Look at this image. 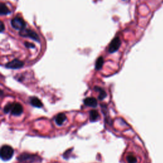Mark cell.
Instances as JSON below:
<instances>
[{"label": "cell", "instance_id": "cell-1", "mask_svg": "<svg viewBox=\"0 0 163 163\" xmlns=\"http://www.w3.org/2000/svg\"><path fill=\"white\" fill-rule=\"evenodd\" d=\"M4 112L6 113L10 112L12 115L19 116L23 112V107L18 103H10L5 106Z\"/></svg>", "mask_w": 163, "mask_h": 163}, {"label": "cell", "instance_id": "cell-2", "mask_svg": "<svg viewBox=\"0 0 163 163\" xmlns=\"http://www.w3.org/2000/svg\"><path fill=\"white\" fill-rule=\"evenodd\" d=\"M14 150L12 146L8 145H3L1 150V157L3 161H8L13 157Z\"/></svg>", "mask_w": 163, "mask_h": 163}, {"label": "cell", "instance_id": "cell-3", "mask_svg": "<svg viewBox=\"0 0 163 163\" xmlns=\"http://www.w3.org/2000/svg\"><path fill=\"white\" fill-rule=\"evenodd\" d=\"M11 25H12L13 28L19 31L25 29L26 27V22L23 20V18L19 17V16H17V17L12 19V20H11Z\"/></svg>", "mask_w": 163, "mask_h": 163}, {"label": "cell", "instance_id": "cell-4", "mask_svg": "<svg viewBox=\"0 0 163 163\" xmlns=\"http://www.w3.org/2000/svg\"><path fill=\"white\" fill-rule=\"evenodd\" d=\"M19 35L23 37L29 38L35 41H36L38 42H40V38L38 35V34L36 32L31 29L25 28L23 30H21L19 31Z\"/></svg>", "mask_w": 163, "mask_h": 163}, {"label": "cell", "instance_id": "cell-5", "mask_svg": "<svg viewBox=\"0 0 163 163\" xmlns=\"http://www.w3.org/2000/svg\"><path fill=\"white\" fill-rule=\"evenodd\" d=\"M121 45V40L120 39V38L118 36H116L115 38H114L110 43L108 49V52L114 53L117 52L119 49Z\"/></svg>", "mask_w": 163, "mask_h": 163}, {"label": "cell", "instance_id": "cell-6", "mask_svg": "<svg viewBox=\"0 0 163 163\" xmlns=\"http://www.w3.org/2000/svg\"><path fill=\"white\" fill-rule=\"evenodd\" d=\"M23 66H24V63L17 59H14V60L8 63L6 65H5L6 68H9V69H19L23 67Z\"/></svg>", "mask_w": 163, "mask_h": 163}, {"label": "cell", "instance_id": "cell-7", "mask_svg": "<svg viewBox=\"0 0 163 163\" xmlns=\"http://www.w3.org/2000/svg\"><path fill=\"white\" fill-rule=\"evenodd\" d=\"M84 103L85 105L90 106V107H92V108H95L97 106V100L94 98V97H87L84 100Z\"/></svg>", "mask_w": 163, "mask_h": 163}, {"label": "cell", "instance_id": "cell-8", "mask_svg": "<svg viewBox=\"0 0 163 163\" xmlns=\"http://www.w3.org/2000/svg\"><path fill=\"white\" fill-rule=\"evenodd\" d=\"M66 120V116L64 113H59L56 118V123L58 126H61Z\"/></svg>", "mask_w": 163, "mask_h": 163}, {"label": "cell", "instance_id": "cell-9", "mask_svg": "<svg viewBox=\"0 0 163 163\" xmlns=\"http://www.w3.org/2000/svg\"><path fill=\"white\" fill-rule=\"evenodd\" d=\"M10 13V11L8 7L5 3H2L0 6V14L1 15H6Z\"/></svg>", "mask_w": 163, "mask_h": 163}, {"label": "cell", "instance_id": "cell-10", "mask_svg": "<svg viewBox=\"0 0 163 163\" xmlns=\"http://www.w3.org/2000/svg\"><path fill=\"white\" fill-rule=\"evenodd\" d=\"M100 115L98 112L96 110H92L90 112V119L92 122H94L97 121V119L99 118Z\"/></svg>", "mask_w": 163, "mask_h": 163}, {"label": "cell", "instance_id": "cell-11", "mask_svg": "<svg viewBox=\"0 0 163 163\" xmlns=\"http://www.w3.org/2000/svg\"><path fill=\"white\" fill-rule=\"evenodd\" d=\"M31 103L32 106H34L35 107H38V108H40L42 106V102L38 99L37 97H31Z\"/></svg>", "mask_w": 163, "mask_h": 163}, {"label": "cell", "instance_id": "cell-12", "mask_svg": "<svg viewBox=\"0 0 163 163\" xmlns=\"http://www.w3.org/2000/svg\"><path fill=\"white\" fill-rule=\"evenodd\" d=\"M126 161L128 163H137L138 160L137 157L133 154H129L126 156Z\"/></svg>", "mask_w": 163, "mask_h": 163}, {"label": "cell", "instance_id": "cell-13", "mask_svg": "<svg viewBox=\"0 0 163 163\" xmlns=\"http://www.w3.org/2000/svg\"><path fill=\"white\" fill-rule=\"evenodd\" d=\"M103 63H104V59H103V57H98V59H97V61L96 62V64H95V68L96 69L99 70L100 69H101Z\"/></svg>", "mask_w": 163, "mask_h": 163}, {"label": "cell", "instance_id": "cell-14", "mask_svg": "<svg viewBox=\"0 0 163 163\" xmlns=\"http://www.w3.org/2000/svg\"><path fill=\"white\" fill-rule=\"evenodd\" d=\"M99 91L100 92V96H99V99L100 100H102L105 98V97L106 96V92L102 90L101 89L99 88Z\"/></svg>", "mask_w": 163, "mask_h": 163}, {"label": "cell", "instance_id": "cell-15", "mask_svg": "<svg viewBox=\"0 0 163 163\" xmlns=\"http://www.w3.org/2000/svg\"><path fill=\"white\" fill-rule=\"evenodd\" d=\"M24 45L27 47V48H34L35 47V45L33 44V43H31L30 42H26L24 43Z\"/></svg>", "mask_w": 163, "mask_h": 163}, {"label": "cell", "instance_id": "cell-16", "mask_svg": "<svg viewBox=\"0 0 163 163\" xmlns=\"http://www.w3.org/2000/svg\"><path fill=\"white\" fill-rule=\"evenodd\" d=\"M5 29V26H4V24L3 22H1V29H0V31H1V32H3Z\"/></svg>", "mask_w": 163, "mask_h": 163}]
</instances>
